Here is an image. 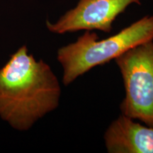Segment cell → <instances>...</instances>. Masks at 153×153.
Listing matches in <instances>:
<instances>
[{"mask_svg": "<svg viewBox=\"0 0 153 153\" xmlns=\"http://www.w3.org/2000/svg\"><path fill=\"white\" fill-rule=\"evenodd\" d=\"M153 41V16L147 15L118 33L99 40L94 30H85L73 43L57 50L62 83L70 85L97 66L115 60L133 48Z\"/></svg>", "mask_w": 153, "mask_h": 153, "instance_id": "obj_2", "label": "cell"}, {"mask_svg": "<svg viewBox=\"0 0 153 153\" xmlns=\"http://www.w3.org/2000/svg\"><path fill=\"white\" fill-rule=\"evenodd\" d=\"M140 0H79L55 23L46 21L51 33L64 34L79 30H100L110 33L113 23L131 4Z\"/></svg>", "mask_w": 153, "mask_h": 153, "instance_id": "obj_4", "label": "cell"}, {"mask_svg": "<svg viewBox=\"0 0 153 153\" xmlns=\"http://www.w3.org/2000/svg\"><path fill=\"white\" fill-rule=\"evenodd\" d=\"M123 78L121 114L153 128V41L115 59Z\"/></svg>", "mask_w": 153, "mask_h": 153, "instance_id": "obj_3", "label": "cell"}, {"mask_svg": "<svg viewBox=\"0 0 153 153\" xmlns=\"http://www.w3.org/2000/svg\"><path fill=\"white\" fill-rule=\"evenodd\" d=\"M60 82L48 65L21 47L0 69V117L24 131L58 107Z\"/></svg>", "mask_w": 153, "mask_h": 153, "instance_id": "obj_1", "label": "cell"}, {"mask_svg": "<svg viewBox=\"0 0 153 153\" xmlns=\"http://www.w3.org/2000/svg\"><path fill=\"white\" fill-rule=\"evenodd\" d=\"M104 140L108 153H153V128L120 114L107 128Z\"/></svg>", "mask_w": 153, "mask_h": 153, "instance_id": "obj_5", "label": "cell"}]
</instances>
